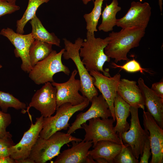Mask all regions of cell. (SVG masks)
I'll return each instance as SVG.
<instances>
[{
    "label": "cell",
    "mask_w": 163,
    "mask_h": 163,
    "mask_svg": "<svg viewBox=\"0 0 163 163\" xmlns=\"http://www.w3.org/2000/svg\"><path fill=\"white\" fill-rule=\"evenodd\" d=\"M32 26L31 33L34 40L60 47V40L54 33H50L44 27L36 15L30 22Z\"/></svg>",
    "instance_id": "obj_22"
},
{
    "label": "cell",
    "mask_w": 163,
    "mask_h": 163,
    "mask_svg": "<svg viewBox=\"0 0 163 163\" xmlns=\"http://www.w3.org/2000/svg\"><path fill=\"white\" fill-rule=\"evenodd\" d=\"M43 118L42 116L37 118L35 123H31L29 129L24 133L20 141L11 147L10 156L11 158L18 160L29 158L43 128Z\"/></svg>",
    "instance_id": "obj_13"
},
{
    "label": "cell",
    "mask_w": 163,
    "mask_h": 163,
    "mask_svg": "<svg viewBox=\"0 0 163 163\" xmlns=\"http://www.w3.org/2000/svg\"><path fill=\"white\" fill-rule=\"evenodd\" d=\"M83 2V4L85 5H87L88 3L90 1L92 0H81Z\"/></svg>",
    "instance_id": "obj_39"
},
{
    "label": "cell",
    "mask_w": 163,
    "mask_h": 163,
    "mask_svg": "<svg viewBox=\"0 0 163 163\" xmlns=\"http://www.w3.org/2000/svg\"><path fill=\"white\" fill-rule=\"evenodd\" d=\"M65 50L63 48L58 53L53 50L47 57L37 62L29 73L30 78L36 84L39 85L54 82L53 75L58 72H63L69 75V69L62 61Z\"/></svg>",
    "instance_id": "obj_5"
},
{
    "label": "cell",
    "mask_w": 163,
    "mask_h": 163,
    "mask_svg": "<svg viewBox=\"0 0 163 163\" xmlns=\"http://www.w3.org/2000/svg\"><path fill=\"white\" fill-rule=\"evenodd\" d=\"M143 124L144 129L149 133L152 157L150 163L163 162V130L152 116L143 110Z\"/></svg>",
    "instance_id": "obj_15"
},
{
    "label": "cell",
    "mask_w": 163,
    "mask_h": 163,
    "mask_svg": "<svg viewBox=\"0 0 163 163\" xmlns=\"http://www.w3.org/2000/svg\"><path fill=\"white\" fill-rule=\"evenodd\" d=\"M72 147L63 151L58 156L54 163H87L89 149L92 141L71 142Z\"/></svg>",
    "instance_id": "obj_18"
},
{
    "label": "cell",
    "mask_w": 163,
    "mask_h": 163,
    "mask_svg": "<svg viewBox=\"0 0 163 163\" xmlns=\"http://www.w3.org/2000/svg\"><path fill=\"white\" fill-rule=\"evenodd\" d=\"M138 86L143 97L144 105L158 125L163 128V98L156 94L145 84L141 78L138 81Z\"/></svg>",
    "instance_id": "obj_17"
},
{
    "label": "cell",
    "mask_w": 163,
    "mask_h": 163,
    "mask_svg": "<svg viewBox=\"0 0 163 163\" xmlns=\"http://www.w3.org/2000/svg\"><path fill=\"white\" fill-rule=\"evenodd\" d=\"M2 66L0 64V69L2 68Z\"/></svg>",
    "instance_id": "obj_41"
},
{
    "label": "cell",
    "mask_w": 163,
    "mask_h": 163,
    "mask_svg": "<svg viewBox=\"0 0 163 163\" xmlns=\"http://www.w3.org/2000/svg\"><path fill=\"white\" fill-rule=\"evenodd\" d=\"M50 0H28L27 8L22 18L16 22V32L23 34L24 28L27 22L36 15L38 8L42 4L47 3Z\"/></svg>",
    "instance_id": "obj_25"
},
{
    "label": "cell",
    "mask_w": 163,
    "mask_h": 163,
    "mask_svg": "<svg viewBox=\"0 0 163 163\" xmlns=\"http://www.w3.org/2000/svg\"><path fill=\"white\" fill-rule=\"evenodd\" d=\"M122 147L115 157L113 163H138L139 161L133 155L130 147L122 142Z\"/></svg>",
    "instance_id": "obj_28"
},
{
    "label": "cell",
    "mask_w": 163,
    "mask_h": 163,
    "mask_svg": "<svg viewBox=\"0 0 163 163\" xmlns=\"http://www.w3.org/2000/svg\"><path fill=\"white\" fill-rule=\"evenodd\" d=\"M0 107L2 111L5 113L9 107L17 110L21 109L24 112L27 108L25 103L21 101L12 94L2 91H0Z\"/></svg>",
    "instance_id": "obj_27"
},
{
    "label": "cell",
    "mask_w": 163,
    "mask_h": 163,
    "mask_svg": "<svg viewBox=\"0 0 163 163\" xmlns=\"http://www.w3.org/2000/svg\"><path fill=\"white\" fill-rule=\"evenodd\" d=\"M56 88L50 82H48L33 95L29 106L24 112L33 107L40 111L44 117L51 116L56 109Z\"/></svg>",
    "instance_id": "obj_12"
},
{
    "label": "cell",
    "mask_w": 163,
    "mask_h": 163,
    "mask_svg": "<svg viewBox=\"0 0 163 163\" xmlns=\"http://www.w3.org/2000/svg\"><path fill=\"white\" fill-rule=\"evenodd\" d=\"M8 2L13 4H16V0H6Z\"/></svg>",
    "instance_id": "obj_40"
},
{
    "label": "cell",
    "mask_w": 163,
    "mask_h": 163,
    "mask_svg": "<svg viewBox=\"0 0 163 163\" xmlns=\"http://www.w3.org/2000/svg\"><path fill=\"white\" fill-rule=\"evenodd\" d=\"M138 108L130 106V125L129 129L119 136L124 144L128 145L138 159L142 153L145 143L149 138L148 131L142 127L138 116Z\"/></svg>",
    "instance_id": "obj_8"
},
{
    "label": "cell",
    "mask_w": 163,
    "mask_h": 163,
    "mask_svg": "<svg viewBox=\"0 0 163 163\" xmlns=\"http://www.w3.org/2000/svg\"><path fill=\"white\" fill-rule=\"evenodd\" d=\"M136 82L122 79L119 82L117 94L130 106L141 108L145 110V105L142 92Z\"/></svg>",
    "instance_id": "obj_19"
},
{
    "label": "cell",
    "mask_w": 163,
    "mask_h": 163,
    "mask_svg": "<svg viewBox=\"0 0 163 163\" xmlns=\"http://www.w3.org/2000/svg\"><path fill=\"white\" fill-rule=\"evenodd\" d=\"M151 10L147 2L133 1L125 15L117 19L116 25L122 28L135 27L145 30L150 20Z\"/></svg>",
    "instance_id": "obj_10"
},
{
    "label": "cell",
    "mask_w": 163,
    "mask_h": 163,
    "mask_svg": "<svg viewBox=\"0 0 163 163\" xmlns=\"http://www.w3.org/2000/svg\"><path fill=\"white\" fill-rule=\"evenodd\" d=\"M94 78L93 84L102 94L108 104L110 110L112 117L115 121L114 112V102L116 94L121 75L118 73L113 77L104 75L100 72L92 70L89 72Z\"/></svg>",
    "instance_id": "obj_16"
},
{
    "label": "cell",
    "mask_w": 163,
    "mask_h": 163,
    "mask_svg": "<svg viewBox=\"0 0 163 163\" xmlns=\"http://www.w3.org/2000/svg\"><path fill=\"white\" fill-rule=\"evenodd\" d=\"M0 34L7 37L14 46L15 56L20 58L22 60L21 69L29 73L33 68L30 61L29 50L34 40L31 33L27 34H20L8 27L2 29Z\"/></svg>",
    "instance_id": "obj_11"
},
{
    "label": "cell",
    "mask_w": 163,
    "mask_h": 163,
    "mask_svg": "<svg viewBox=\"0 0 163 163\" xmlns=\"http://www.w3.org/2000/svg\"><path fill=\"white\" fill-rule=\"evenodd\" d=\"M111 65L113 68H120L129 72H140L144 73L143 72L145 71L151 73L148 70L142 68L139 63L134 59L126 62V63L123 66L117 65L114 62L112 63Z\"/></svg>",
    "instance_id": "obj_29"
},
{
    "label": "cell",
    "mask_w": 163,
    "mask_h": 163,
    "mask_svg": "<svg viewBox=\"0 0 163 163\" xmlns=\"http://www.w3.org/2000/svg\"><path fill=\"white\" fill-rule=\"evenodd\" d=\"M130 107L117 93L114 102V112L117 121L114 129L119 136L129 128L127 119L130 115Z\"/></svg>",
    "instance_id": "obj_20"
},
{
    "label": "cell",
    "mask_w": 163,
    "mask_h": 163,
    "mask_svg": "<svg viewBox=\"0 0 163 163\" xmlns=\"http://www.w3.org/2000/svg\"><path fill=\"white\" fill-rule=\"evenodd\" d=\"M15 160L16 163H35L34 161L29 158Z\"/></svg>",
    "instance_id": "obj_36"
},
{
    "label": "cell",
    "mask_w": 163,
    "mask_h": 163,
    "mask_svg": "<svg viewBox=\"0 0 163 163\" xmlns=\"http://www.w3.org/2000/svg\"><path fill=\"white\" fill-rule=\"evenodd\" d=\"M0 163H16L15 160L10 156L0 157Z\"/></svg>",
    "instance_id": "obj_35"
},
{
    "label": "cell",
    "mask_w": 163,
    "mask_h": 163,
    "mask_svg": "<svg viewBox=\"0 0 163 163\" xmlns=\"http://www.w3.org/2000/svg\"><path fill=\"white\" fill-rule=\"evenodd\" d=\"M53 50L52 44L34 40L30 47L29 53L32 67L37 62L47 57Z\"/></svg>",
    "instance_id": "obj_24"
},
{
    "label": "cell",
    "mask_w": 163,
    "mask_h": 163,
    "mask_svg": "<svg viewBox=\"0 0 163 163\" xmlns=\"http://www.w3.org/2000/svg\"><path fill=\"white\" fill-rule=\"evenodd\" d=\"M151 89L157 95L163 98V82L161 81L152 84Z\"/></svg>",
    "instance_id": "obj_34"
},
{
    "label": "cell",
    "mask_w": 163,
    "mask_h": 163,
    "mask_svg": "<svg viewBox=\"0 0 163 163\" xmlns=\"http://www.w3.org/2000/svg\"><path fill=\"white\" fill-rule=\"evenodd\" d=\"M98 163H109L108 161L105 158H99L94 160Z\"/></svg>",
    "instance_id": "obj_37"
},
{
    "label": "cell",
    "mask_w": 163,
    "mask_h": 163,
    "mask_svg": "<svg viewBox=\"0 0 163 163\" xmlns=\"http://www.w3.org/2000/svg\"><path fill=\"white\" fill-rule=\"evenodd\" d=\"M109 39V37L104 39L96 38L94 33L87 31L86 38L83 40L80 49L79 54L89 72L94 70L102 72L106 76L111 77L109 69H103L105 62L110 61V58L104 52Z\"/></svg>",
    "instance_id": "obj_2"
},
{
    "label": "cell",
    "mask_w": 163,
    "mask_h": 163,
    "mask_svg": "<svg viewBox=\"0 0 163 163\" xmlns=\"http://www.w3.org/2000/svg\"><path fill=\"white\" fill-rule=\"evenodd\" d=\"M78 72L77 70L74 69L69 79L66 82L58 83L54 81L51 82L56 90V109L64 103H69L76 106L84 101L86 97L79 93L81 85L80 79L75 78Z\"/></svg>",
    "instance_id": "obj_9"
},
{
    "label": "cell",
    "mask_w": 163,
    "mask_h": 163,
    "mask_svg": "<svg viewBox=\"0 0 163 163\" xmlns=\"http://www.w3.org/2000/svg\"><path fill=\"white\" fill-rule=\"evenodd\" d=\"M91 102V105L87 110L77 115L75 120L69 127L67 133L71 135L77 129H82V125L91 119L112 117L109 105L102 94L93 97Z\"/></svg>",
    "instance_id": "obj_14"
},
{
    "label": "cell",
    "mask_w": 163,
    "mask_h": 163,
    "mask_svg": "<svg viewBox=\"0 0 163 163\" xmlns=\"http://www.w3.org/2000/svg\"><path fill=\"white\" fill-rule=\"evenodd\" d=\"M12 135L0 138V157L10 156L11 147L15 145Z\"/></svg>",
    "instance_id": "obj_30"
},
{
    "label": "cell",
    "mask_w": 163,
    "mask_h": 163,
    "mask_svg": "<svg viewBox=\"0 0 163 163\" xmlns=\"http://www.w3.org/2000/svg\"><path fill=\"white\" fill-rule=\"evenodd\" d=\"M122 147V144H119L109 140H101L97 143L93 147V149L89 151L88 154L94 160L103 158L106 159L109 163H113L115 157L120 152Z\"/></svg>",
    "instance_id": "obj_21"
},
{
    "label": "cell",
    "mask_w": 163,
    "mask_h": 163,
    "mask_svg": "<svg viewBox=\"0 0 163 163\" xmlns=\"http://www.w3.org/2000/svg\"><path fill=\"white\" fill-rule=\"evenodd\" d=\"M106 0H95L91 11L84 14L83 17L86 23L87 31L94 33L97 31V27L102 14V4L104 1Z\"/></svg>",
    "instance_id": "obj_26"
},
{
    "label": "cell",
    "mask_w": 163,
    "mask_h": 163,
    "mask_svg": "<svg viewBox=\"0 0 163 163\" xmlns=\"http://www.w3.org/2000/svg\"><path fill=\"white\" fill-rule=\"evenodd\" d=\"M20 8V7L16 4L10 3L6 0H0V18L11 14Z\"/></svg>",
    "instance_id": "obj_32"
},
{
    "label": "cell",
    "mask_w": 163,
    "mask_h": 163,
    "mask_svg": "<svg viewBox=\"0 0 163 163\" xmlns=\"http://www.w3.org/2000/svg\"><path fill=\"white\" fill-rule=\"evenodd\" d=\"M151 146L149 138L146 140L144 146L143 152L141 155L140 163H148L149 159L151 155L150 152Z\"/></svg>",
    "instance_id": "obj_33"
},
{
    "label": "cell",
    "mask_w": 163,
    "mask_h": 163,
    "mask_svg": "<svg viewBox=\"0 0 163 163\" xmlns=\"http://www.w3.org/2000/svg\"><path fill=\"white\" fill-rule=\"evenodd\" d=\"M88 124L83 123L82 128L84 129L85 134L84 141H92L94 147L97 143L101 140H109L121 144L122 142L115 131L113 118H102L98 117L88 120Z\"/></svg>",
    "instance_id": "obj_7"
},
{
    "label": "cell",
    "mask_w": 163,
    "mask_h": 163,
    "mask_svg": "<svg viewBox=\"0 0 163 163\" xmlns=\"http://www.w3.org/2000/svg\"><path fill=\"white\" fill-rule=\"evenodd\" d=\"M82 139L71 134L58 131L47 139L40 136L33 147L29 158L35 163H44L50 160L60 153L61 147L65 144L75 141L80 142Z\"/></svg>",
    "instance_id": "obj_3"
},
{
    "label": "cell",
    "mask_w": 163,
    "mask_h": 163,
    "mask_svg": "<svg viewBox=\"0 0 163 163\" xmlns=\"http://www.w3.org/2000/svg\"><path fill=\"white\" fill-rule=\"evenodd\" d=\"M158 5L159 7V9L161 12L162 11V1L163 0H158Z\"/></svg>",
    "instance_id": "obj_38"
},
{
    "label": "cell",
    "mask_w": 163,
    "mask_h": 163,
    "mask_svg": "<svg viewBox=\"0 0 163 163\" xmlns=\"http://www.w3.org/2000/svg\"><path fill=\"white\" fill-rule=\"evenodd\" d=\"M145 30L137 27L123 28L118 32L109 34V41L104 49L105 54L114 59L117 63L121 60L129 61L127 54L130 50L139 45Z\"/></svg>",
    "instance_id": "obj_1"
},
{
    "label": "cell",
    "mask_w": 163,
    "mask_h": 163,
    "mask_svg": "<svg viewBox=\"0 0 163 163\" xmlns=\"http://www.w3.org/2000/svg\"><path fill=\"white\" fill-rule=\"evenodd\" d=\"M63 40L65 50L62 56L65 60L72 59L75 64L81 83L80 91L91 102L93 97L98 95V92L93 84L94 78L85 68L80 56L79 50L83 40L78 37L74 43L66 38Z\"/></svg>",
    "instance_id": "obj_4"
},
{
    "label": "cell",
    "mask_w": 163,
    "mask_h": 163,
    "mask_svg": "<svg viewBox=\"0 0 163 163\" xmlns=\"http://www.w3.org/2000/svg\"><path fill=\"white\" fill-rule=\"evenodd\" d=\"M117 0H112L109 5L106 4L102 14V21L98 27L99 31L107 32L113 30L116 25V16L117 12L121 10L119 6Z\"/></svg>",
    "instance_id": "obj_23"
},
{
    "label": "cell",
    "mask_w": 163,
    "mask_h": 163,
    "mask_svg": "<svg viewBox=\"0 0 163 163\" xmlns=\"http://www.w3.org/2000/svg\"><path fill=\"white\" fill-rule=\"evenodd\" d=\"M11 122V117L10 114L0 110V138L11 135L6 131L7 128Z\"/></svg>",
    "instance_id": "obj_31"
},
{
    "label": "cell",
    "mask_w": 163,
    "mask_h": 163,
    "mask_svg": "<svg viewBox=\"0 0 163 163\" xmlns=\"http://www.w3.org/2000/svg\"><path fill=\"white\" fill-rule=\"evenodd\" d=\"M90 102L85 98L82 103L78 105L73 106L68 103L61 105L56 109L54 116L44 117L43 127L39 136L47 139L56 132L67 130L70 126L69 121L71 117L76 112L83 110Z\"/></svg>",
    "instance_id": "obj_6"
}]
</instances>
